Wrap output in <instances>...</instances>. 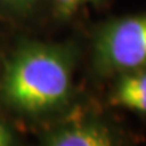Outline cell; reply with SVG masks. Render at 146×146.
<instances>
[{"label":"cell","instance_id":"cell-1","mask_svg":"<svg viewBox=\"0 0 146 146\" xmlns=\"http://www.w3.org/2000/svg\"><path fill=\"white\" fill-rule=\"evenodd\" d=\"M72 61L64 49L43 43L22 46L7 64L3 98L23 114H45L62 106L70 92Z\"/></svg>","mask_w":146,"mask_h":146},{"label":"cell","instance_id":"cell-2","mask_svg":"<svg viewBox=\"0 0 146 146\" xmlns=\"http://www.w3.org/2000/svg\"><path fill=\"white\" fill-rule=\"evenodd\" d=\"M94 60L102 73L146 69V12L106 25L96 36Z\"/></svg>","mask_w":146,"mask_h":146},{"label":"cell","instance_id":"cell-4","mask_svg":"<svg viewBox=\"0 0 146 146\" xmlns=\"http://www.w3.org/2000/svg\"><path fill=\"white\" fill-rule=\"evenodd\" d=\"M111 102L146 116V69L120 73L111 95Z\"/></svg>","mask_w":146,"mask_h":146},{"label":"cell","instance_id":"cell-6","mask_svg":"<svg viewBox=\"0 0 146 146\" xmlns=\"http://www.w3.org/2000/svg\"><path fill=\"white\" fill-rule=\"evenodd\" d=\"M14 143V135L11 130L0 120V146H10Z\"/></svg>","mask_w":146,"mask_h":146},{"label":"cell","instance_id":"cell-3","mask_svg":"<svg viewBox=\"0 0 146 146\" xmlns=\"http://www.w3.org/2000/svg\"><path fill=\"white\" fill-rule=\"evenodd\" d=\"M43 143L50 146H111L116 143V138L104 125L85 122L49 133Z\"/></svg>","mask_w":146,"mask_h":146},{"label":"cell","instance_id":"cell-5","mask_svg":"<svg viewBox=\"0 0 146 146\" xmlns=\"http://www.w3.org/2000/svg\"><path fill=\"white\" fill-rule=\"evenodd\" d=\"M87 1H89V0H56V4H57L58 11L62 15H69V14L74 12L77 8H80Z\"/></svg>","mask_w":146,"mask_h":146},{"label":"cell","instance_id":"cell-7","mask_svg":"<svg viewBox=\"0 0 146 146\" xmlns=\"http://www.w3.org/2000/svg\"><path fill=\"white\" fill-rule=\"evenodd\" d=\"M0 1H3L5 4L8 5H12V7H27V5H30L31 3H34L35 0H0Z\"/></svg>","mask_w":146,"mask_h":146}]
</instances>
